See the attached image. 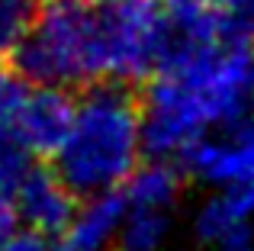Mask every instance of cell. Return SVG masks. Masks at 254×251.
I'll return each mask as SVG.
<instances>
[{
  "mask_svg": "<svg viewBox=\"0 0 254 251\" xmlns=\"http://www.w3.org/2000/svg\"><path fill=\"white\" fill-rule=\"evenodd\" d=\"M254 113V45L174 42L142 100V148L177 161L199 135Z\"/></svg>",
  "mask_w": 254,
  "mask_h": 251,
  "instance_id": "obj_1",
  "label": "cell"
},
{
  "mask_svg": "<svg viewBox=\"0 0 254 251\" xmlns=\"http://www.w3.org/2000/svg\"><path fill=\"white\" fill-rule=\"evenodd\" d=\"M142 103L126 84H93L74 100L71 129L55 151V174L74 190L90 196L116 190L138 168L142 158Z\"/></svg>",
  "mask_w": 254,
  "mask_h": 251,
  "instance_id": "obj_2",
  "label": "cell"
},
{
  "mask_svg": "<svg viewBox=\"0 0 254 251\" xmlns=\"http://www.w3.org/2000/svg\"><path fill=\"white\" fill-rule=\"evenodd\" d=\"M13 64L26 81L52 87L106 81L97 0H45Z\"/></svg>",
  "mask_w": 254,
  "mask_h": 251,
  "instance_id": "obj_3",
  "label": "cell"
},
{
  "mask_svg": "<svg viewBox=\"0 0 254 251\" xmlns=\"http://www.w3.org/2000/svg\"><path fill=\"white\" fill-rule=\"evenodd\" d=\"M106 81H142L171 45L161 0H97Z\"/></svg>",
  "mask_w": 254,
  "mask_h": 251,
  "instance_id": "obj_4",
  "label": "cell"
},
{
  "mask_svg": "<svg viewBox=\"0 0 254 251\" xmlns=\"http://www.w3.org/2000/svg\"><path fill=\"white\" fill-rule=\"evenodd\" d=\"M177 161L187 168V174L199 177L203 184H212V187L251 181L254 177V116H245V120L232 126L199 135Z\"/></svg>",
  "mask_w": 254,
  "mask_h": 251,
  "instance_id": "obj_5",
  "label": "cell"
},
{
  "mask_svg": "<svg viewBox=\"0 0 254 251\" xmlns=\"http://www.w3.org/2000/svg\"><path fill=\"white\" fill-rule=\"evenodd\" d=\"M71 116H74V100L68 87L36 84V90H26L13 116V132L23 138L32 155H55L71 129Z\"/></svg>",
  "mask_w": 254,
  "mask_h": 251,
  "instance_id": "obj_6",
  "label": "cell"
},
{
  "mask_svg": "<svg viewBox=\"0 0 254 251\" xmlns=\"http://www.w3.org/2000/svg\"><path fill=\"white\" fill-rule=\"evenodd\" d=\"M16 219L39 235H62L74 216V190L55 171L32 168L10 196Z\"/></svg>",
  "mask_w": 254,
  "mask_h": 251,
  "instance_id": "obj_7",
  "label": "cell"
},
{
  "mask_svg": "<svg viewBox=\"0 0 254 251\" xmlns=\"http://www.w3.org/2000/svg\"><path fill=\"white\" fill-rule=\"evenodd\" d=\"M126 216V200L116 190L90 193L81 209H74L64 229V251H110L119 239V226Z\"/></svg>",
  "mask_w": 254,
  "mask_h": 251,
  "instance_id": "obj_8",
  "label": "cell"
},
{
  "mask_svg": "<svg viewBox=\"0 0 254 251\" xmlns=\"http://www.w3.org/2000/svg\"><path fill=\"white\" fill-rule=\"evenodd\" d=\"M254 219V177L251 181H235V184H222L216 187V196L199 206L196 213V235L212 245L222 232L242 226V222Z\"/></svg>",
  "mask_w": 254,
  "mask_h": 251,
  "instance_id": "obj_9",
  "label": "cell"
},
{
  "mask_svg": "<svg viewBox=\"0 0 254 251\" xmlns=\"http://www.w3.org/2000/svg\"><path fill=\"white\" fill-rule=\"evenodd\" d=\"M180 171L177 164L164 161V158H155L145 168H135L123 184V200L126 206L132 209H168L177 203L180 196Z\"/></svg>",
  "mask_w": 254,
  "mask_h": 251,
  "instance_id": "obj_10",
  "label": "cell"
},
{
  "mask_svg": "<svg viewBox=\"0 0 254 251\" xmlns=\"http://www.w3.org/2000/svg\"><path fill=\"white\" fill-rule=\"evenodd\" d=\"M171 232L168 209H132L126 206L123 226H119V245L123 251H158Z\"/></svg>",
  "mask_w": 254,
  "mask_h": 251,
  "instance_id": "obj_11",
  "label": "cell"
},
{
  "mask_svg": "<svg viewBox=\"0 0 254 251\" xmlns=\"http://www.w3.org/2000/svg\"><path fill=\"white\" fill-rule=\"evenodd\" d=\"M39 0H0V62L16 55L23 39L29 36Z\"/></svg>",
  "mask_w": 254,
  "mask_h": 251,
  "instance_id": "obj_12",
  "label": "cell"
},
{
  "mask_svg": "<svg viewBox=\"0 0 254 251\" xmlns=\"http://www.w3.org/2000/svg\"><path fill=\"white\" fill-rule=\"evenodd\" d=\"M29 171H32V151L13 132V126H0V196H13V190L23 184Z\"/></svg>",
  "mask_w": 254,
  "mask_h": 251,
  "instance_id": "obj_13",
  "label": "cell"
},
{
  "mask_svg": "<svg viewBox=\"0 0 254 251\" xmlns=\"http://www.w3.org/2000/svg\"><path fill=\"white\" fill-rule=\"evenodd\" d=\"M219 16V36L254 42V0H212Z\"/></svg>",
  "mask_w": 254,
  "mask_h": 251,
  "instance_id": "obj_14",
  "label": "cell"
},
{
  "mask_svg": "<svg viewBox=\"0 0 254 251\" xmlns=\"http://www.w3.org/2000/svg\"><path fill=\"white\" fill-rule=\"evenodd\" d=\"M26 90H29L26 77L6 62H0V126H13V116H16Z\"/></svg>",
  "mask_w": 254,
  "mask_h": 251,
  "instance_id": "obj_15",
  "label": "cell"
},
{
  "mask_svg": "<svg viewBox=\"0 0 254 251\" xmlns=\"http://www.w3.org/2000/svg\"><path fill=\"white\" fill-rule=\"evenodd\" d=\"M216 251H254V226L251 222H242V226L222 232L216 242H212Z\"/></svg>",
  "mask_w": 254,
  "mask_h": 251,
  "instance_id": "obj_16",
  "label": "cell"
},
{
  "mask_svg": "<svg viewBox=\"0 0 254 251\" xmlns=\"http://www.w3.org/2000/svg\"><path fill=\"white\" fill-rule=\"evenodd\" d=\"M0 251H49V245H45V235L39 232H13L6 235L3 242H0Z\"/></svg>",
  "mask_w": 254,
  "mask_h": 251,
  "instance_id": "obj_17",
  "label": "cell"
},
{
  "mask_svg": "<svg viewBox=\"0 0 254 251\" xmlns=\"http://www.w3.org/2000/svg\"><path fill=\"white\" fill-rule=\"evenodd\" d=\"M16 226H19V219H16V209H13L10 196H0V242L16 232Z\"/></svg>",
  "mask_w": 254,
  "mask_h": 251,
  "instance_id": "obj_18",
  "label": "cell"
},
{
  "mask_svg": "<svg viewBox=\"0 0 254 251\" xmlns=\"http://www.w3.org/2000/svg\"><path fill=\"white\" fill-rule=\"evenodd\" d=\"M62 251H64V248H62Z\"/></svg>",
  "mask_w": 254,
  "mask_h": 251,
  "instance_id": "obj_19",
  "label": "cell"
}]
</instances>
